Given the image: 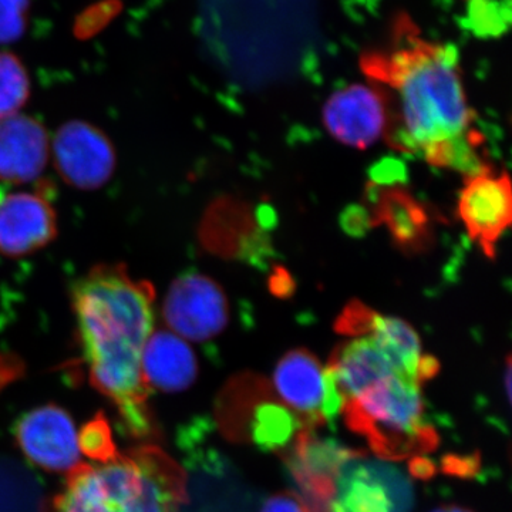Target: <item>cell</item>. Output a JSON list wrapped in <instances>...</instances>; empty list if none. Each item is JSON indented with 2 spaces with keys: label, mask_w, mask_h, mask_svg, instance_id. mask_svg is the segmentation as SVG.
Listing matches in <instances>:
<instances>
[{
  "label": "cell",
  "mask_w": 512,
  "mask_h": 512,
  "mask_svg": "<svg viewBox=\"0 0 512 512\" xmlns=\"http://www.w3.org/2000/svg\"><path fill=\"white\" fill-rule=\"evenodd\" d=\"M360 67L386 97L390 146L467 177L488 167L478 156L483 138L474 128L476 114L453 47L427 39L402 15L389 42L366 50Z\"/></svg>",
  "instance_id": "1"
},
{
  "label": "cell",
  "mask_w": 512,
  "mask_h": 512,
  "mask_svg": "<svg viewBox=\"0 0 512 512\" xmlns=\"http://www.w3.org/2000/svg\"><path fill=\"white\" fill-rule=\"evenodd\" d=\"M154 301L153 285L134 279L124 265L94 266L72 292L90 382L137 437L151 436L154 427L141 366L154 332Z\"/></svg>",
  "instance_id": "2"
},
{
  "label": "cell",
  "mask_w": 512,
  "mask_h": 512,
  "mask_svg": "<svg viewBox=\"0 0 512 512\" xmlns=\"http://www.w3.org/2000/svg\"><path fill=\"white\" fill-rule=\"evenodd\" d=\"M184 495L181 468L158 448L141 447L77 468L52 512H178Z\"/></svg>",
  "instance_id": "3"
},
{
  "label": "cell",
  "mask_w": 512,
  "mask_h": 512,
  "mask_svg": "<svg viewBox=\"0 0 512 512\" xmlns=\"http://www.w3.org/2000/svg\"><path fill=\"white\" fill-rule=\"evenodd\" d=\"M350 429L365 437L375 453L390 460L429 453L437 434L424 417L420 384L390 376L343 407Z\"/></svg>",
  "instance_id": "4"
},
{
  "label": "cell",
  "mask_w": 512,
  "mask_h": 512,
  "mask_svg": "<svg viewBox=\"0 0 512 512\" xmlns=\"http://www.w3.org/2000/svg\"><path fill=\"white\" fill-rule=\"evenodd\" d=\"M163 318L171 332L187 342H207L227 328V295L210 276L185 274L168 289Z\"/></svg>",
  "instance_id": "5"
},
{
  "label": "cell",
  "mask_w": 512,
  "mask_h": 512,
  "mask_svg": "<svg viewBox=\"0 0 512 512\" xmlns=\"http://www.w3.org/2000/svg\"><path fill=\"white\" fill-rule=\"evenodd\" d=\"M15 437L26 458L43 470L72 474L83 466L76 424L55 404L23 414L16 424Z\"/></svg>",
  "instance_id": "6"
},
{
  "label": "cell",
  "mask_w": 512,
  "mask_h": 512,
  "mask_svg": "<svg viewBox=\"0 0 512 512\" xmlns=\"http://www.w3.org/2000/svg\"><path fill=\"white\" fill-rule=\"evenodd\" d=\"M53 154L60 177L79 190L103 187L116 170L110 138L84 121H69L60 127L53 141Z\"/></svg>",
  "instance_id": "7"
},
{
  "label": "cell",
  "mask_w": 512,
  "mask_h": 512,
  "mask_svg": "<svg viewBox=\"0 0 512 512\" xmlns=\"http://www.w3.org/2000/svg\"><path fill=\"white\" fill-rule=\"evenodd\" d=\"M322 120L339 143L365 150L386 138L389 107L386 97L373 84H352L329 97Z\"/></svg>",
  "instance_id": "8"
},
{
  "label": "cell",
  "mask_w": 512,
  "mask_h": 512,
  "mask_svg": "<svg viewBox=\"0 0 512 512\" xmlns=\"http://www.w3.org/2000/svg\"><path fill=\"white\" fill-rule=\"evenodd\" d=\"M458 214L470 239L488 258H494L495 245L510 228L512 191L508 174L495 175L490 167L468 175L458 200Z\"/></svg>",
  "instance_id": "9"
},
{
  "label": "cell",
  "mask_w": 512,
  "mask_h": 512,
  "mask_svg": "<svg viewBox=\"0 0 512 512\" xmlns=\"http://www.w3.org/2000/svg\"><path fill=\"white\" fill-rule=\"evenodd\" d=\"M356 457L355 451L318 439L305 427L288 448L286 463L305 494L303 500L315 512H328L340 473Z\"/></svg>",
  "instance_id": "10"
},
{
  "label": "cell",
  "mask_w": 512,
  "mask_h": 512,
  "mask_svg": "<svg viewBox=\"0 0 512 512\" xmlns=\"http://www.w3.org/2000/svg\"><path fill=\"white\" fill-rule=\"evenodd\" d=\"M56 235V212L42 192L0 198V254L13 258L33 254L55 241Z\"/></svg>",
  "instance_id": "11"
},
{
  "label": "cell",
  "mask_w": 512,
  "mask_h": 512,
  "mask_svg": "<svg viewBox=\"0 0 512 512\" xmlns=\"http://www.w3.org/2000/svg\"><path fill=\"white\" fill-rule=\"evenodd\" d=\"M274 389L279 402L285 404L312 429L322 423V402L325 393V369L308 350L286 353L274 372Z\"/></svg>",
  "instance_id": "12"
},
{
  "label": "cell",
  "mask_w": 512,
  "mask_h": 512,
  "mask_svg": "<svg viewBox=\"0 0 512 512\" xmlns=\"http://www.w3.org/2000/svg\"><path fill=\"white\" fill-rule=\"evenodd\" d=\"M49 158V138L39 121L29 116L0 119V181L23 184L36 180Z\"/></svg>",
  "instance_id": "13"
},
{
  "label": "cell",
  "mask_w": 512,
  "mask_h": 512,
  "mask_svg": "<svg viewBox=\"0 0 512 512\" xmlns=\"http://www.w3.org/2000/svg\"><path fill=\"white\" fill-rule=\"evenodd\" d=\"M370 336L387 356L394 370L404 379L423 384L439 372V362L424 355L416 330L392 316H383L370 309L360 336Z\"/></svg>",
  "instance_id": "14"
},
{
  "label": "cell",
  "mask_w": 512,
  "mask_h": 512,
  "mask_svg": "<svg viewBox=\"0 0 512 512\" xmlns=\"http://www.w3.org/2000/svg\"><path fill=\"white\" fill-rule=\"evenodd\" d=\"M143 377L148 389L183 392L198 376V362L187 340L171 330H154L143 353Z\"/></svg>",
  "instance_id": "15"
},
{
  "label": "cell",
  "mask_w": 512,
  "mask_h": 512,
  "mask_svg": "<svg viewBox=\"0 0 512 512\" xmlns=\"http://www.w3.org/2000/svg\"><path fill=\"white\" fill-rule=\"evenodd\" d=\"M328 369L346 402L387 377L400 376L375 340L367 335L340 345Z\"/></svg>",
  "instance_id": "16"
},
{
  "label": "cell",
  "mask_w": 512,
  "mask_h": 512,
  "mask_svg": "<svg viewBox=\"0 0 512 512\" xmlns=\"http://www.w3.org/2000/svg\"><path fill=\"white\" fill-rule=\"evenodd\" d=\"M328 512H399L396 494L375 467L346 464Z\"/></svg>",
  "instance_id": "17"
},
{
  "label": "cell",
  "mask_w": 512,
  "mask_h": 512,
  "mask_svg": "<svg viewBox=\"0 0 512 512\" xmlns=\"http://www.w3.org/2000/svg\"><path fill=\"white\" fill-rule=\"evenodd\" d=\"M249 439L265 451H285L305 429L301 419L279 400L265 399L249 413Z\"/></svg>",
  "instance_id": "18"
},
{
  "label": "cell",
  "mask_w": 512,
  "mask_h": 512,
  "mask_svg": "<svg viewBox=\"0 0 512 512\" xmlns=\"http://www.w3.org/2000/svg\"><path fill=\"white\" fill-rule=\"evenodd\" d=\"M377 221L390 229L399 244L416 247L427 234V215L423 208L399 188L379 191L375 211Z\"/></svg>",
  "instance_id": "19"
},
{
  "label": "cell",
  "mask_w": 512,
  "mask_h": 512,
  "mask_svg": "<svg viewBox=\"0 0 512 512\" xmlns=\"http://www.w3.org/2000/svg\"><path fill=\"white\" fill-rule=\"evenodd\" d=\"M30 79L18 56L0 52V119L15 116L28 103Z\"/></svg>",
  "instance_id": "20"
},
{
  "label": "cell",
  "mask_w": 512,
  "mask_h": 512,
  "mask_svg": "<svg viewBox=\"0 0 512 512\" xmlns=\"http://www.w3.org/2000/svg\"><path fill=\"white\" fill-rule=\"evenodd\" d=\"M30 0H0V45L16 42L28 26Z\"/></svg>",
  "instance_id": "21"
},
{
  "label": "cell",
  "mask_w": 512,
  "mask_h": 512,
  "mask_svg": "<svg viewBox=\"0 0 512 512\" xmlns=\"http://www.w3.org/2000/svg\"><path fill=\"white\" fill-rule=\"evenodd\" d=\"M80 448L83 456L96 458L97 461L109 458L114 454V448L111 446L110 433L106 429V424L101 421L89 424L83 433H80Z\"/></svg>",
  "instance_id": "22"
},
{
  "label": "cell",
  "mask_w": 512,
  "mask_h": 512,
  "mask_svg": "<svg viewBox=\"0 0 512 512\" xmlns=\"http://www.w3.org/2000/svg\"><path fill=\"white\" fill-rule=\"evenodd\" d=\"M261 512H315L299 495L279 493L272 495Z\"/></svg>",
  "instance_id": "23"
},
{
  "label": "cell",
  "mask_w": 512,
  "mask_h": 512,
  "mask_svg": "<svg viewBox=\"0 0 512 512\" xmlns=\"http://www.w3.org/2000/svg\"><path fill=\"white\" fill-rule=\"evenodd\" d=\"M404 174L403 165L397 161L389 160L377 164L375 171H373V180L375 184H393L402 180Z\"/></svg>",
  "instance_id": "24"
},
{
  "label": "cell",
  "mask_w": 512,
  "mask_h": 512,
  "mask_svg": "<svg viewBox=\"0 0 512 512\" xmlns=\"http://www.w3.org/2000/svg\"><path fill=\"white\" fill-rule=\"evenodd\" d=\"M467 2H470V8L483 5H503V0H467Z\"/></svg>",
  "instance_id": "25"
},
{
  "label": "cell",
  "mask_w": 512,
  "mask_h": 512,
  "mask_svg": "<svg viewBox=\"0 0 512 512\" xmlns=\"http://www.w3.org/2000/svg\"><path fill=\"white\" fill-rule=\"evenodd\" d=\"M433 512H473L468 511L466 508L457 507V505H446V507L437 508Z\"/></svg>",
  "instance_id": "26"
},
{
  "label": "cell",
  "mask_w": 512,
  "mask_h": 512,
  "mask_svg": "<svg viewBox=\"0 0 512 512\" xmlns=\"http://www.w3.org/2000/svg\"><path fill=\"white\" fill-rule=\"evenodd\" d=\"M0 198H2V191H0Z\"/></svg>",
  "instance_id": "27"
}]
</instances>
